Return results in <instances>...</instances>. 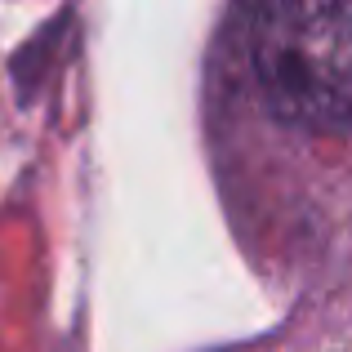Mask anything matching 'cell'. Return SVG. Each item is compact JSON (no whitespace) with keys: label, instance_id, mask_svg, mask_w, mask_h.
I'll use <instances>...</instances> for the list:
<instances>
[{"label":"cell","instance_id":"cell-1","mask_svg":"<svg viewBox=\"0 0 352 352\" xmlns=\"http://www.w3.org/2000/svg\"><path fill=\"white\" fill-rule=\"evenodd\" d=\"M250 63L285 120L352 134V0H254Z\"/></svg>","mask_w":352,"mask_h":352}]
</instances>
